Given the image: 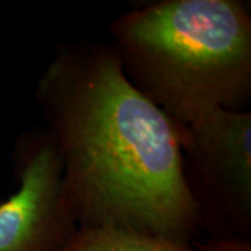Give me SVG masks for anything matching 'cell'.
I'll use <instances>...</instances> for the list:
<instances>
[{
	"mask_svg": "<svg viewBox=\"0 0 251 251\" xmlns=\"http://www.w3.org/2000/svg\"><path fill=\"white\" fill-rule=\"evenodd\" d=\"M17 191L0 204V251H57L78 227L63 190L60 158L44 127L16 141Z\"/></svg>",
	"mask_w": 251,
	"mask_h": 251,
	"instance_id": "4",
	"label": "cell"
},
{
	"mask_svg": "<svg viewBox=\"0 0 251 251\" xmlns=\"http://www.w3.org/2000/svg\"><path fill=\"white\" fill-rule=\"evenodd\" d=\"M34 95L78 226L198 240L176 125L128 81L113 44H62Z\"/></svg>",
	"mask_w": 251,
	"mask_h": 251,
	"instance_id": "1",
	"label": "cell"
},
{
	"mask_svg": "<svg viewBox=\"0 0 251 251\" xmlns=\"http://www.w3.org/2000/svg\"><path fill=\"white\" fill-rule=\"evenodd\" d=\"M193 246L198 251H251V240L232 237H208L202 242L196 240Z\"/></svg>",
	"mask_w": 251,
	"mask_h": 251,
	"instance_id": "6",
	"label": "cell"
},
{
	"mask_svg": "<svg viewBox=\"0 0 251 251\" xmlns=\"http://www.w3.org/2000/svg\"><path fill=\"white\" fill-rule=\"evenodd\" d=\"M176 128L201 230L251 240L250 110L222 109Z\"/></svg>",
	"mask_w": 251,
	"mask_h": 251,
	"instance_id": "3",
	"label": "cell"
},
{
	"mask_svg": "<svg viewBox=\"0 0 251 251\" xmlns=\"http://www.w3.org/2000/svg\"><path fill=\"white\" fill-rule=\"evenodd\" d=\"M57 251H198L191 243L113 227H81Z\"/></svg>",
	"mask_w": 251,
	"mask_h": 251,
	"instance_id": "5",
	"label": "cell"
},
{
	"mask_svg": "<svg viewBox=\"0 0 251 251\" xmlns=\"http://www.w3.org/2000/svg\"><path fill=\"white\" fill-rule=\"evenodd\" d=\"M126 77L175 125L251 98V13L243 0H161L112 23Z\"/></svg>",
	"mask_w": 251,
	"mask_h": 251,
	"instance_id": "2",
	"label": "cell"
}]
</instances>
